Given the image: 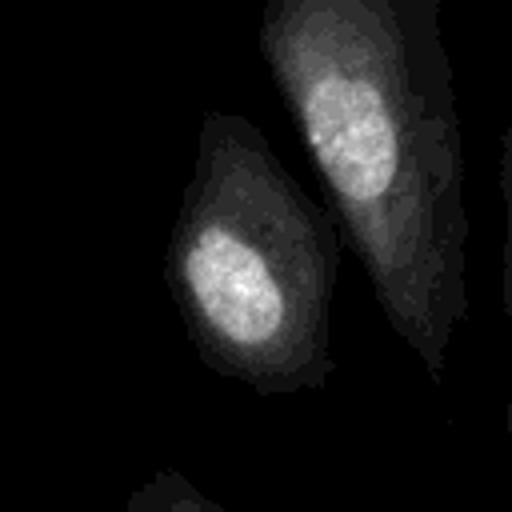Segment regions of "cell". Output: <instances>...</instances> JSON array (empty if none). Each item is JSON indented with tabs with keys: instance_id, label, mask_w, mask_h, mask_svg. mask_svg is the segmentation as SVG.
I'll list each match as a JSON object with an SVG mask.
<instances>
[{
	"instance_id": "obj_1",
	"label": "cell",
	"mask_w": 512,
	"mask_h": 512,
	"mask_svg": "<svg viewBox=\"0 0 512 512\" xmlns=\"http://www.w3.org/2000/svg\"><path fill=\"white\" fill-rule=\"evenodd\" d=\"M260 52L380 312L444 384L468 316V168L440 0H268Z\"/></svg>"
},
{
	"instance_id": "obj_2",
	"label": "cell",
	"mask_w": 512,
	"mask_h": 512,
	"mask_svg": "<svg viewBox=\"0 0 512 512\" xmlns=\"http://www.w3.org/2000/svg\"><path fill=\"white\" fill-rule=\"evenodd\" d=\"M336 268L332 216L248 120L208 116L168 244V284L200 356L260 392L320 388Z\"/></svg>"
},
{
	"instance_id": "obj_3",
	"label": "cell",
	"mask_w": 512,
	"mask_h": 512,
	"mask_svg": "<svg viewBox=\"0 0 512 512\" xmlns=\"http://www.w3.org/2000/svg\"><path fill=\"white\" fill-rule=\"evenodd\" d=\"M496 192H500V212H504V236H500V300H504V316H508V328H512V120L500 132ZM504 424H508V436H512V396H508Z\"/></svg>"
}]
</instances>
